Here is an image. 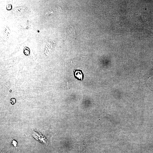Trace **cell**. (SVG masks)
<instances>
[{"mask_svg": "<svg viewBox=\"0 0 153 153\" xmlns=\"http://www.w3.org/2000/svg\"><path fill=\"white\" fill-rule=\"evenodd\" d=\"M33 133L32 134L33 137L37 141L45 144L48 143L47 140L41 133L35 131H33Z\"/></svg>", "mask_w": 153, "mask_h": 153, "instance_id": "cell-1", "label": "cell"}, {"mask_svg": "<svg viewBox=\"0 0 153 153\" xmlns=\"http://www.w3.org/2000/svg\"><path fill=\"white\" fill-rule=\"evenodd\" d=\"M75 77L78 80H83V74L81 70H76L74 71Z\"/></svg>", "mask_w": 153, "mask_h": 153, "instance_id": "cell-2", "label": "cell"}, {"mask_svg": "<svg viewBox=\"0 0 153 153\" xmlns=\"http://www.w3.org/2000/svg\"><path fill=\"white\" fill-rule=\"evenodd\" d=\"M67 32L69 31L70 34H74V29H73L72 27H68L67 29ZM69 32H68V33Z\"/></svg>", "mask_w": 153, "mask_h": 153, "instance_id": "cell-3", "label": "cell"}, {"mask_svg": "<svg viewBox=\"0 0 153 153\" xmlns=\"http://www.w3.org/2000/svg\"><path fill=\"white\" fill-rule=\"evenodd\" d=\"M149 76H153V67L150 71Z\"/></svg>", "mask_w": 153, "mask_h": 153, "instance_id": "cell-4", "label": "cell"}, {"mask_svg": "<svg viewBox=\"0 0 153 153\" xmlns=\"http://www.w3.org/2000/svg\"><path fill=\"white\" fill-rule=\"evenodd\" d=\"M12 144H13V145L14 146H16L17 143L16 141H15L13 140L12 141Z\"/></svg>", "mask_w": 153, "mask_h": 153, "instance_id": "cell-5", "label": "cell"}]
</instances>
